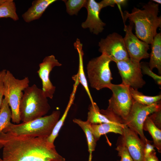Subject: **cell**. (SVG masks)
<instances>
[{
  "mask_svg": "<svg viewBox=\"0 0 161 161\" xmlns=\"http://www.w3.org/2000/svg\"><path fill=\"white\" fill-rule=\"evenodd\" d=\"M47 138L13 137L0 132L4 161H66Z\"/></svg>",
  "mask_w": 161,
  "mask_h": 161,
  "instance_id": "6da1fadb",
  "label": "cell"
},
{
  "mask_svg": "<svg viewBox=\"0 0 161 161\" xmlns=\"http://www.w3.org/2000/svg\"><path fill=\"white\" fill-rule=\"evenodd\" d=\"M159 4L149 1L140 9L134 7L131 13L125 11L123 20L128 19L134 24L136 36L141 40L151 44L161 27V16H158Z\"/></svg>",
  "mask_w": 161,
  "mask_h": 161,
  "instance_id": "7a4b0ae2",
  "label": "cell"
},
{
  "mask_svg": "<svg viewBox=\"0 0 161 161\" xmlns=\"http://www.w3.org/2000/svg\"><path fill=\"white\" fill-rule=\"evenodd\" d=\"M60 112L53 111L49 115L27 122L15 124L11 123L1 131L13 137H41L47 138L59 119Z\"/></svg>",
  "mask_w": 161,
  "mask_h": 161,
  "instance_id": "3957f363",
  "label": "cell"
},
{
  "mask_svg": "<svg viewBox=\"0 0 161 161\" xmlns=\"http://www.w3.org/2000/svg\"><path fill=\"white\" fill-rule=\"evenodd\" d=\"M50 109L47 97L35 84L24 89L19 108L20 118L23 122L43 117Z\"/></svg>",
  "mask_w": 161,
  "mask_h": 161,
  "instance_id": "277c9868",
  "label": "cell"
},
{
  "mask_svg": "<svg viewBox=\"0 0 161 161\" xmlns=\"http://www.w3.org/2000/svg\"><path fill=\"white\" fill-rule=\"evenodd\" d=\"M129 87L122 84H112L109 89L112 92L106 109L100 110L112 121L124 124L131 109L134 100L131 97Z\"/></svg>",
  "mask_w": 161,
  "mask_h": 161,
  "instance_id": "5b68a950",
  "label": "cell"
},
{
  "mask_svg": "<svg viewBox=\"0 0 161 161\" xmlns=\"http://www.w3.org/2000/svg\"><path fill=\"white\" fill-rule=\"evenodd\" d=\"M29 82L27 77L21 79H17L9 70L6 71L4 78V98L10 107L12 121L17 124L21 121L19 108L23 91L29 86Z\"/></svg>",
  "mask_w": 161,
  "mask_h": 161,
  "instance_id": "8992f818",
  "label": "cell"
},
{
  "mask_svg": "<svg viewBox=\"0 0 161 161\" xmlns=\"http://www.w3.org/2000/svg\"><path fill=\"white\" fill-rule=\"evenodd\" d=\"M111 61L112 60L109 57L102 54L89 62L86 67L87 78L92 88L97 90L109 88L112 84L109 66Z\"/></svg>",
  "mask_w": 161,
  "mask_h": 161,
  "instance_id": "52a82bcc",
  "label": "cell"
},
{
  "mask_svg": "<svg viewBox=\"0 0 161 161\" xmlns=\"http://www.w3.org/2000/svg\"><path fill=\"white\" fill-rule=\"evenodd\" d=\"M161 109V101L147 105L134 100L131 111L124 124L140 136L145 144L147 138L143 131L144 122L148 116Z\"/></svg>",
  "mask_w": 161,
  "mask_h": 161,
  "instance_id": "ba28073f",
  "label": "cell"
},
{
  "mask_svg": "<svg viewBox=\"0 0 161 161\" xmlns=\"http://www.w3.org/2000/svg\"><path fill=\"white\" fill-rule=\"evenodd\" d=\"M122 80V84L138 90L145 84L140 62L129 58L116 63Z\"/></svg>",
  "mask_w": 161,
  "mask_h": 161,
  "instance_id": "9c48e42d",
  "label": "cell"
},
{
  "mask_svg": "<svg viewBox=\"0 0 161 161\" xmlns=\"http://www.w3.org/2000/svg\"><path fill=\"white\" fill-rule=\"evenodd\" d=\"M98 46L99 52L109 57L115 63L129 58L123 38L117 32H114L101 39Z\"/></svg>",
  "mask_w": 161,
  "mask_h": 161,
  "instance_id": "30bf717a",
  "label": "cell"
},
{
  "mask_svg": "<svg viewBox=\"0 0 161 161\" xmlns=\"http://www.w3.org/2000/svg\"><path fill=\"white\" fill-rule=\"evenodd\" d=\"M128 25H124L125 35L123 38L125 46L129 58L140 62L143 59L150 57L148 50L149 45L147 43L139 39L132 32L133 24L130 22Z\"/></svg>",
  "mask_w": 161,
  "mask_h": 161,
  "instance_id": "8fae6325",
  "label": "cell"
},
{
  "mask_svg": "<svg viewBox=\"0 0 161 161\" xmlns=\"http://www.w3.org/2000/svg\"><path fill=\"white\" fill-rule=\"evenodd\" d=\"M61 65L53 55L45 57L39 65V69L37 72L42 81V89L47 98H53L56 88L50 80V72L55 67Z\"/></svg>",
  "mask_w": 161,
  "mask_h": 161,
  "instance_id": "7c38bea8",
  "label": "cell"
},
{
  "mask_svg": "<svg viewBox=\"0 0 161 161\" xmlns=\"http://www.w3.org/2000/svg\"><path fill=\"white\" fill-rule=\"evenodd\" d=\"M121 143L127 148L134 161H145V144L137 133L126 125L123 129Z\"/></svg>",
  "mask_w": 161,
  "mask_h": 161,
  "instance_id": "4fadbf2b",
  "label": "cell"
},
{
  "mask_svg": "<svg viewBox=\"0 0 161 161\" xmlns=\"http://www.w3.org/2000/svg\"><path fill=\"white\" fill-rule=\"evenodd\" d=\"M87 11V16L86 20L81 24L84 29L89 28L90 32L97 35L104 29L106 24L99 17L101 10L99 2L95 0H88L86 7Z\"/></svg>",
  "mask_w": 161,
  "mask_h": 161,
  "instance_id": "5bb4252c",
  "label": "cell"
},
{
  "mask_svg": "<svg viewBox=\"0 0 161 161\" xmlns=\"http://www.w3.org/2000/svg\"><path fill=\"white\" fill-rule=\"evenodd\" d=\"M56 0H36L33 1L32 6L22 16L24 20L29 23L39 19L46 10Z\"/></svg>",
  "mask_w": 161,
  "mask_h": 161,
  "instance_id": "9a60e30c",
  "label": "cell"
},
{
  "mask_svg": "<svg viewBox=\"0 0 161 161\" xmlns=\"http://www.w3.org/2000/svg\"><path fill=\"white\" fill-rule=\"evenodd\" d=\"M151 45L150 59L148 63L150 69L156 68L161 74V33H157L154 37Z\"/></svg>",
  "mask_w": 161,
  "mask_h": 161,
  "instance_id": "2e32d148",
  "label": "cell"
},
{
  "mask_svg": "<svg viewBox=\"0 0 161 161\" xmlns=\"http://www.w3.org/2000/svg\"><path fill=\"white\" fill-rule=\"evenodd\" d=\"M74 80L75 83L73 85L72 91L70 95L69 101L64 112L61 117L56 123L51 134L47 138V141L51 144H54L55 140L58 136V133L64 124L70 108L73 103L77 88L80 83L77 78L74 79Z\"/></svg>",
  "mask_w": 161,
  "mask_h": 161,
  "instance_id": "e0dca14e",
  "label": "cell"
},
{
  "mask_svg": "<svg viewBox=\"0 0 161 161\" xmlns=\"http://www.w3.org/2000/svg\"><path fill=\"white\" fill-rule=\"evenodd\" d=\"M125 125L115 122L91 124V129L97 141L101 136L109 132L118 134L122 135L123 129Z\"/></svg>",
  "mask_w": 161,
  "mask_h": 161,
  "instance_id": "ac0fdd59",
  "label": "cell"
},
{
  "mask_svg": "<svg viewBox=\"0 0 161 161\" xmlns=\"http://www.w3.org/2000/svg\"><path fill=\"white\" fill-rule=\"evenodd\" d=\"M74 46L75 49L77 50L79 56V67L78 72L77 74L78 76L79 83L82 84L85 90L90 99L91 103H93L94 102L89 88L87 79L84 72L83 60L84 54L82 49L83 44L80 42L79 39L77 38L74 44Z\"/></svg>",
  "mask_w": 161,
  "mask_h": 161,
  "instance_id": "d6986e66",
  "label": "cell"
},
{
  "mask_svg": "<svg viewBox=\"0 0 161 161\" xmlns=\"http://www.w3.org/2000/svg\"><path fill=\"white\" fill-rule=\"evenodd\" d=\"M73 121L80 127L85 133L89 152L88 161H92V152L95 150L97 141L92 131L91 124L87 120L83 121L78 119H74L73 120Z\"/></svg>",
  "mask_w": 161,
  "mask_h": 161,
  "instance_id": "ffe728a7",
  "label": "cell"
},
{
  "mask_svg": "<svg viewBox=\"0 0 161 161\" xmlns=\"http://www.w3.org/2000/svg\"><path fill=\"white\" fill-rule=\"evenodd\" d=\"M89 110L87 121L91 124L114 122L112 121L107 116L101 113L98 106L94 102L90 104Z\"/></svg>",
  "mask_w": 161,
  "mask_h": 161,
  "instance_id": "44dd1931",
  "label": "cell"
},
{
  "mask_svg": "<svg viewBox=\"0 0 161 161\" xmlns=\"http://www.w3.org/2000/svg\"><path fill=\"white\" fill-rule=\"evenodd\" d=\"M143 130L148 131L151 135L155 147L161 152V130L154 123L148 116L143 125Z\"/></svg>",
  "mask_w": 161,
  "mask_h": 161,
  "instance_id": "7402d4cb",
  "label": "cell"
},
{
  "mask_svg": "<svg viewBox=\"0 0 161 161\" xmlns=\"http://www.w3.org/2000/svg\"><path fill=\"white\" fill-rule=\"evenodd\" d=\"M129 91L131 97L135 101L144 105H150L161 100V95L154 96H147L139 92L138 90L131 87H129Z\"/></svg>",
  "mask_w": 161,
  "mask_h": 161,
  "instance_id": "603a6c76",
  "label": "cell"
},
{
  "mask_svg": "<svg viewBox=\"0 0 161 161\" xmlns=\"http://www.w3.org/2000/svg\"><path fill=\"white\" fill-rule=\"evenodd\" d=\"M10 18L14 21L18 20L15 3L13 0H7L0 6V18Z\"/></svg>",
  "mask_w": 161,
  "mask_h": 161,
  "instance_id": "cb8c5ba5",
  "label": "cell"
},
{
  "mask_svg": "<svg viewBox=\"0 0 161 161\" xmlns=\"http://www.w3.org/2000/svg\"><path fill=\"white\" fill-rule=\"evenodd\" d=\"M11 112L7 99L4 98L0 109V132L11 123Z\"/></svg>",
  "mask_w": 161,
  "mask_h": 161,
  "instance_id": "d4e9b609",
  "label": "cell"
},
{
  "mask_svg": "<svg viewBox=\"0 0 161 161\" xmlns=\"http://www.w3.org/2000/svg\"><path fill=\"white\" fill-rule=\"evenodd\" d=\"M63 1L65 4L67 13L70 15L72 16L77 15L82 8L86 7L88 0H66Z\"/></svg>",
  "mask_w": 161,
  "mask_h": 161,
  "instance_id": "484cf974",
  "label": "cell"
},
{
  "mask_svg": "<svg viewBox=\"0 0 161 161\" xmlns=\"http://www.w3.org/2000/svg\"><path fill=\"white\" fill-rule=\"evenodd\" d=\"M140 68L142 74L147 75L154 79L157 84L161 85V76L158 75L150 68L148 63L142 62L140 63Z\"/></svg>",
  "mask_w": 161,
  "mask_h": 161,
  "instance_id": "4316f807",
  "label": "cell"
},
{
  "mask_svg": "<svg viewBox=\"0 0 161 161\" xmlns=\"http://www.w3.org/2000/svg\"><path fill=\"white\" fill-rule=\"evenodd\" d=\"M118 155L121 157V161H134L126 147L121 142L117 147Z\"/></svg>",
  "mask_w": 161,
  "mask_h": 161,
  "instance_id": "83f0119b",
  "label": "cell"
},
{
  "mask_svg": "<svg viewBox=\"0 0 161 161\" xmlns=\"http://www.w3.org/2000/svg\"><path fill=\"white\" fill-rule=\"evenodd\" d=\"M126 0H103L99 2L101 9L107 6L114 7L117 5L119 7L126 5L127 3Z\"/></svg>",
  "mask_w": 161,
  "mask_h": 161,
  "instance_id": "f1b7e54d",
  "label": "cell"
},
{
  "mask_svg": "<svg viewBox=\"0 0 161 161\" xmlns=\"http://www.w3.org/2000/svg\"><path fill=\"white\" fill-rule=\"evenodd\" d=\"M148 116L155 125L161 129V109L154 112Z\"/></svg>",
  "mask_w": 161,
  "mask_h": 161,
  "instance_id": "f546056e",
  "label": "cell"
},
{
  "mask_svg": "<svg viewBox=\"0 0 161 161\" xmlns=\"http://www.w3.org/2000/svg\"><path fill=\"white\" fill-rule=\"evenodd\" d=\"M6 70L3 69L0 71V109L1 106L4 96V78Z\"/></svg>",
  "mask_w": 161,
  "mask_h": 161,
  "instance_id": "4dcf8cb0",
  "label": "cell"
},
{
  "mask_svg": "<svg viewBox=\"0 0 161 161\" xmlns=\"http://www.w3.org/2000/svg\"><path fill=\"white\" fill-rule=\"evenodd\" d=\"M154 147H155L154 145L151 144V141L147 139L144 146L145 157L151 153L155 151Z\"/></svg>",
  "mask_w": 161,
  "mask_h": 161,
  "instance_id": "1f68e13d",
  "label": "cell"
},
{
  "mask_svg": "<svg viewBox=\"0 0 161 161\" xmlns=\"http://www.w3.org/2000/svg\"><path fill=\"white\" fill-rule=\"evenodd\" d=\"M144 161H159L156 155L155 151L153 152L145 157Z\"/></svg>",
  "mask_w": 161,
  "mask_h": 161,
  "instance_id": "d6a6232c",
  "label": "cell"
},
{
  "mask_svg": "<svg viewBox=\"0 0 161 161\" xmlns=\"http://www.w3.org/2000/svg\"><path fill=\"white\" fill-rule=\"evenodd\" d=\"M153 1L155 2L156 3V4H159L161 3V1L160 0H153Z\"/></svg>",
  "mask_w": 161,
  "mask_h": 161,
  "instance_id": "836d02e7",
  "label": "cell"
},
{
  "mask_svg": "<svg viewBox=\"0 0 161 161\" xmlns=\"http://www.w3.org/2000/svg\"><path fill=\"white\" fill-rule=\"evenodd\" d=\"M7 0H0V6L4 4Z\"/></svg>",
  "mask_w": 161,
  "mask_h": 161,
  "instance_id": "e575fe53",
  "label": "cell"
},
{
  "mask_svg": "<svg viewBox=\"0 0 161 161\" xmlns=\"http://www.w3.org/2000/svg\"><path fill=\"white\" fill-rule=\"evenodd\" d=\"M0 161H4V160L0 158Z\"/></svg>",
  "mask_w": 161,
  "mask_h": 161,
  "instance_id": "d590c367",
  "label": "cell"
},
{
  "mask_svg": "<svg viewBox=\"0 0 161 161\" xmlns=\"http://www.w3.org/2000/svg\"><path fill=\"white\" fill-rule=\"evenodd\" d=\"M121 161V160H120V161Z\"/></svg>",
  "mask_w": 161,
  "mask_h": 161,
  "instance_id": "8d00e7d4",
  "label": "cell"
}]
</instances>
